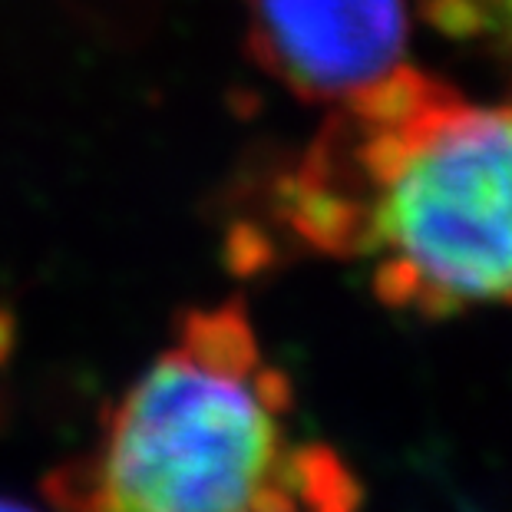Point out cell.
<instances>
[{"mask_svg":"<svg viewBox=\"0 0 512 512\" xmlns=\"http://www.w3.org/2000/svg\"><path fill=\"white\" fill-rule=\"evenodd\" d=\"M288 417L291 387L242 301L189 311L47 499L57 512H354L351 473L291 443Z\"/></svg>","mask_w":512,"mask_h":512,"instance_id":"6da1fadb","label":"cell"},{"mask_svg":"<svg viewBox=\"0 0 512 512\" xmlns=\"http://www.w3.org/2000/svg\"><path fill=\"white\" fill-rule=\"evenodd\" d=\"M374 288L430 318L512 304V106H466L443 90L397 126L367 209Z\"/></svg>","mask_w":512,"mask_h":512,"instance_id":"7a4b0ae2","label":"cell"},{"mask_svg":"<svg viewBox=\"0 0 512 512\" xmlns=\"http://www.w3.org/2000/svg\"><path fill=\"white\" fill-rule=\"evenodd\" d=\"M403 0H248L245 50L301 100H347L400 67Z\"/></svg>","mask_w":512,"mask_h":512,"instance_id":"3957f363","label":"cell"},{"mask_svg":"<svg viewBox=\"0 0 512 512\" xmlns=\"http://www.w3.org/2000/svg\"><path fill=\"white\" fill-rule=\"evenodd\" d=\"M427 17L453 37H473L486 24V10L476 0H427Z\"/></svg>","mask_w":512,"mask_h":512,"instance_id":"277c9868","label":"cell"},{"mask_svg":"<svg viewBox=\"0 0 512 512\" xmlns=\"http://www.w3.org/2000/svg\"><path fill=\"white\" fill-rule=\"evenodd\" d=\"M268 255H271V245H268V238L261 235V228L235 225L232 232H228V258H232V265H235V268L252 271V268H258Z\"/></svg>","mask_w":512,"mask_h":512,"instance_id":"5b68a950","label":"cell"},{"mask_svg":"<svg viewBox=\"0 0 512 512\" xmlns=\"http://www.w3.org/2000/svg\"><path fill=\"white\" fill-rule=\"evenodd\" d=\"M0 512H37L34 506H27V503H14V499H4L0 496Z\"/></svg>","mask_w":512,"mask_h":512,"instance_id":"8992f818","label":"cell"}]
</instances>
